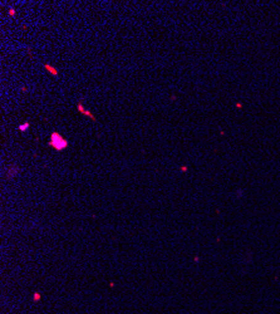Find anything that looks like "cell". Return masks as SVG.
Masks as SVG:
<instances>
[{"label":"cell","mask_w":280,"mask_h":314,"mask_svg":"<svg viewBox=\"0 0 280 314\" xmlns=\"http://www.w3.org/2000/svg\"><path fill=\"white\" fill-rule=\"evenodd\" d=\"M77 107H78V111H79V112H81V113H83L84 116H87V117L92 118L93 121H96V117H94V116H93V115H92V113L89 112V111H86V109L83 108V103H82V102H79Z\"/></svg>","instance_id":"2"},{"label":"cell","mask_w":280,"mask_h":314,"mask_svg":"<svg viewBox=\"0 0 280 314\" xmlns=\"http://www.w3.org/2000/svg\"><path fill=\"white\" fill-rule=\"evenodd\" d=\"M44 68H45L48 72H50V74H52V76H54V77H57V76H58V70L55 69L54 67H52V65H49V64H44Z\"/></svg>","instance_id":"3"},{"label":"cell","mask_w":280,"mask_h":314,"mask_svg":"<svg viewBox=\"0 0 280 314\" xmlns=\"http://www.w3.org/2000/svg\"><path fill=\"white\" fill-rule=\"evenodd\" d=\"M48 146L53 147L55 151H63V150H65L67 147H68V141L64 140L61 133L53 132L50 135V141L48 142Z\"/></svg>","instance_id":"1"},{"label":"cell","mask_w":280,"mask_h":314,"mask_svg":"<svg viewBox=\"0 0 280 314\" xmlns=\"http://www.w3.org/2000/svg\"><path fill=\"white\" fill-rule=\"evenodd\" d=\"M9 14H10L11 16H14V15H15V10H14V9H10V10H9Z\"/></svg>","instance_id":"5"},{"label":"cell","mask_w":280,"mask_h":314,"mask_svg":"<svg viewBox=\"0 0 280 314\" xmlns=\"http://www.w3.org/2000/svg\"><path fill=\"white\" fill-rule=\"evenodd\" d=\"M28 128H29V123H28V122H24L23 124H20V126H19V131L24 132L25 130H28Z\"/></svg>","instance_id":"4"}]
</instances>
